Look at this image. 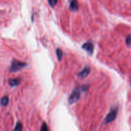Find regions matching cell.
I'll return each mask as SVG.
<instances>
[{
  "label": "cell",
  "instance_id": "cell-1",
  "mask_svg": "<svg viewBox=\"0 0 131 131\" xmlns=\"http://www.w3.org/2000/svg\"><path fill=\"white\" fill-rule=\"evenodd\" d=\"M26 66V63L19 61V60H16V59H14L12 62V65L10 66V70L12 72H16L21 69L24 67H25Z\"/></svg>",
  "mask_w": 131,
  "mask_h": 131
},
{
  "label": "cell",
  "instance_id": "cell-2",
  "mask_svg": "<svg viewBox=\"0 0 131 131\" xmlns=\"http://www.w3.org/2000/svg\"><path fill=\"white\" fill-rule=\"evenodd\" d=\"M80 90L78 87H75L73 89L72 94L70 96H69V99H68V101H69V104H72L76 102L80 98Z\"/></svg>",
  "mask_w": 131,
  "mask_h": 131
},
{
  "label": "cell",
  "instance_id": "cell-3",
  "mask_svg": "<svg viewBox=\"0 0 131 131\" xmlns=\"http://www.w3.org/2000/svg\"><path fill=\"white\" fill-rule=\"evenodd\" d=\"M117 113L118 107H114L111 109L110 113L107 114V116L106 117V118L104 120V124H107V123H111L113 121L115 120V119L116 117V115H117Z\"/></svg>",
  "mask_w": 131,
  "mask_h": 131
},
{
  "label": "cell",
  "instance_id": "cell-4",
  "mask_svg": "<svg viewBox=\"0 0 131 131\" xmlns=\"http://www.w3.org/2000/svg\"><path fill=\"white\" fill-rule=\"evenodd\" d=\"M82 48L84 49L89 54H92V53L93 51V49H94V46H93V43L92 42L88 41V42L83 44V46H82Z\"/></svg>",
  "mask_w": 131,
  "mask_h": 131
},
{
  "label": "cell",
  "instance_id": "cell-5",
  "mask_svg": "<svg viewBox=\"0 0 131 131\" xmlns=\"http://www.w3.org/2000/svg\"><path fill=\"white\" fill-rule=\"evenodd\" d=\"M90 72V67L86 66L81 71H80L78 73V75L79 78H85V77H86L89 74Z\"/></svg>",
  "mask_w": 131,
  "mask_h": 131
},
{
  "label": "cell",
  "instance_id": "cell-6",
  "mask_svg": "<svg viewBox=\"0 0 131 131\" xmlns=\"http://www.w3.org/2000/svg\"><path fill=\"white\" fill-rule=\"evenodd\" d=\"M70 8L73 11H75L78 9V3L77 0H69Z\"/></svg>",
  "mask_w": 131,
  "mask_h": 131
},
{
  "label": "cell",
  "instance_id": "cell-7",
  "mask_svg": "<svg viewBox=\"0 0 131 131\" xmlns=\"http://www.w3.org/2000/svg\"><path fill=\"white\" fill-rule=\"evenodd\" d=\"M9 85L11 87H15L20 83V78H11L8 81Z\"/></svg>",
  "mask_w": 131,
  "mask_h": 131
},
{
  "label": "cell",
  "instance_id": "cell-8",
  "mask_svg": "<svg viewBox=\"0 0 131 131\" xmlns=\"http://www.w3.org/2000/svg\"><path fill=\"white\" fill-rule=\"evenodd\" d=\"M8 98L7 96L3 97L1 100V105L2 106L5 107L8 105Z\"/></svg>",
  "mask_w": 131,
  "mask_h": 131
},
{
  "label": "cell",
  "instance_id": "cell-9",
  "mask_svg": "<svg viewBox=\"0 0 131 131\" xmlns=\"http://www.w3.org/2000/svg\"><path fill=\"white\" fill-rule=\"evenodd\" d=\"M56 55H57L58 59L59 61H60L63 57V51H61V49L58 48L56 49Z\"/></svg>",
  "mask_w": 131,
  "mask_h": 131
},
{
  "label": "cell",
  "instance_id": "cell-10",
  "mask_svg": "<svg viewBox=\"0 0 131 131\" xmlns=\"http://www.w3.org/2000/svg\"><path fill=\"white\" fill-rule=\"evenodd\" d=\"M14 131H23V125L20 122L17 123L16 126L15 127V129Z\"/></svg>",
  "mask_w": 131,
  "mask_h": 131
},
{
  "label": "cell",
  "instance_id": "cell-11",
  "mask_svg": "<svg viewBox=\"0 0 131 131\" xmlns=\"http://www.w3.org/2000/svg\"><path fill=\"white\" fill-rule=\"evenodd\" d=\"M40 131H49L48 127H47V124H46V123H45V122H44V123H43V124H42V127H41Z\"/></svg>",
  "mask_w": 131,
  "mask_h": 131
},
{
  "label": "cell",
  "instance_id": "cell-12",
  "mask_svg": "<svg viewBox=\"0 0 131 131\" xmlns=\"http://www.w3.org/2000/svg\"><path fill=\"white\" fill-rule=\"evenodd\" d=\"M125 42H126V44H127V46L129 47L130 45V43H131L130 35H128V36L127 37V38H126V41H125Z\"/></svg>",
  "mask_w": 131,
  "mask_h": 131
},
{
  "label": "cell",
  "instance_id": "cell-13",
  "mask_svg": "<svg viewBox=\"0 0 131 131\" xmlns=\"http://www.w3.org/2000/svg\"><path fill=\"white\" fill-rule=\"evenodd\" d=\"M49 3L51 6H54L56 5L58 2V0H48Z\"/></svg>",
  "mask_w": 131,
  "mask_h": 131
},
{
  "label": "cell",
  "instance_id": "cell-14",
  "mask_svg": "<svg viewBox=\"0 0 131 131\" xmlns=\"http://www.w3.org/2000/svg\"><path fill=\"white\" fill-rule=\"evenodd\" d=\"M88 86H83L82 87V90H83V91H86L87 90V89H88Z\"/></svg>",
  "mask_w": 131,
  "mask_h": 131
}]
</instances>
